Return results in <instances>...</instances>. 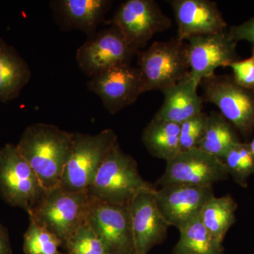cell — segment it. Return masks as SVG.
I'll use <instances>...</instances> for the list:
<instances>
[{"instance_id": "cell-1", "label": "cell", "mask_w": 254, "mask_h": 254, "mask_svg": "<svg viewBox=\"0 0 254 254\" xmlns=\"http://www.w3.org/2000/svg\"><path fill=\"white\" fill-rule=\"evenodd\" d=\"M16 145L46 191L60 186L72 150L73 132L35 123L25 128Z\"/></svg>"}, {"instance_id": "cell-2", "label": "cell", "mask_w": 254, "mask_h": 254, "mask_svg": "<svg viewBox=\"0 0 254 254\" xmlns=\"http://www.w3.org/2000/svg\"><path fill=\"white\" fill-rule=\"evenodd\" d=\"M156 190L140 175L136 160L117 143L105 155L87 193L100 201L128 205L137 195Z\"/></svg>"}, {"instance_id": "cell-3", "label": "cell", "mask_w": 254, "mask_h": 254, "mask_svg": "<svg viewBox=\"0 0 254 254\" xmlns=\"http://www.w3.org/2000/svg\"><path fill=\"white\" fill-rule=\"evenodd\" d=\"M142 94L177 84L190 73L188 43L178 39L156 41L138 53Z\"/></svg>"}, {"instance_id": "cell-4", "label": "cell", "mask_w": 254, "mask_h": 254, "mask_svg": "<svg viewBox=\"0 0 254 254\" xmlns=\"http://www.w3.org/2000/svg\"><path fill=\"white\" fill-rule=\"evenodd\" d=\"M93 198L87 192H72L58 187L47 191L28 214L64 243L73 232L86 223Z\"/></svg>"}, {"instance_id": "cell-5", "label": "cell", "mask_w": 254, "mask_h": 254, "mask_svg": "<svg viewBox=\"0 0 254 254\" xmlns=\"http://www.w3.org/2000/svg\"><path fill=\"white\" fill-rule=\"evenodd\" d=\"M117 143L118 136L111 128L95 135L73 133L72 150L60 187L69 191H88L105 155Z\"/></svg>"}, {"instance_id": "cell-6", "label": "cell", "mask_w": 254, "mask_h": 254, "mask_svg": "<svg viewBox=\"0 0 254 254\" xmlns=\"http://www.w3.org/2000/svg\"><path fill=\"white\" fill-rule=\"evenodd\" d=\"M47 191L31 165L16 145L6 143L0 148V194L8 204L29 213Z\"/></svg>"}, {"instance_id": "cell-7", "label": "cell", "mask_w": 254, "mask_h": 254, "mask_svg": "<svg viewBox=\"0 0 254 254\" xmlns=\"http://www.w3.org/2000/svg\"><path fill=\"white\" fill-rule=\"evenodd\" d=\"M203 102L213 103L235 129L244 136L254 131V93L229 75H214L200 82Z\"/></svg>"}, {"instance_id": "cell-8", "label": "cell", "mask_w": 254, "mask_h": 254, "mask_svg": "<svg viewBox=\"0 0 254 254\" xmlns=\"http://www.w3.org/2000/svg\"><path fill=\"white\" fill-rule=\"evenodd\" d=\"M110 23L138 52L155 34L172 26L171 19L154 0H127L120 6Z\"/></svg>"}, {"instance_id": "cell-9", "label": "cell", "mask_w": 254, "mask_h": 254, "mask_svg": "<svg viewBox=\"0 0 254 254\" xmlns=\"http://www.w3.org/2000/svg\"><path fill=\"white\" fill-rule=\"evenodd\" d=\"M228 177L226 167L220 159L195 148L182 151L167 161L165 172L154 185L162 187L172 184H187L212 186Z\"/></svg>"}, {"instance_id": "cell-10", "label": "cell", "mask_w": 254, "mask_h": 254, "mask_svg": "<svg viewBox=\"0 0 254 254\" xmlns=\"http://www.w3.org/2000/svg\"><path fill=\"white\" fill-rule=\"evenodd\" d=\"M86 223L99 237L110 254H133V230L128 205L93 198Z\"/></svg>"}, {"instance_id": "cell-11", "label": "cell", "mask_w": 254, "mask_h": 254, "mask_svg": "<svg viewBox=\"0 0 254 254\" xmlns=\"http://www.w3.org/2000/svg\"><path fill=\"white\" fill-rule=\"evenodd\" d=\"M138 53L113 26L88 38L78 48L76 59L78 67L91 78L115 65L130 64Z\"/></svg>"}, {"instance_id": "cell-12", "label": "cell", "mask_w": 254, "mask_h": 254, "mask_svg": "<svg viewBox=\"0 0 254 254\" xmlns=\"http://www.w3.org/2000/svg\"><path fill=\"white\" fill-rule=\"evenodd\" d=\"M112 115L136 101L142 94L141 73L130 64H120L95 75L87 83Z\"/></svg>"}, {"instance_id": "cell-13", "label": "cell", "mask_w": 254, "mask_h": 254, "mask_svg": "<svg viewBox=\"0 0 254 254\" xmlns=\"http://www.w3.org/2000/svg\"><path fill=\"white\" fill-rule=\"evenodd\" d=\"M188 43L190 76L197 83L212 77L219 67H227L240 60L237 43L227 30L215 34L190 37Z\"/></svg>"}, {"instance_id": "cell-14", "label": "cell", "mask_w": 254, "mask_h": 254, "mask_svg": "<svg viewBox=\"0 0 254 254\" xmlns=\"http://www.w3.org/2000/svg\"><path fill=\"white\" fill-rule=\"evenodd\" d=\"M212 186L172 184L157 189L155 201L169 226L180 230L199 216L202 208L212 197Z\"/></svg>"}, {"instance_id": "cell-15", "label": "cell", "mask_w": 254, "mask_h": 254, "mask_svg": "<svg viewBox=\"0 0 254 254\" xmlns=\"http://www.w3.org/2000/svg\"><path fill=\"white\" fill-rule=\"evenodd\" d=\"M177 23V39L188 41L190 37L215 34L227 30L218 5L209 0H171Z\"/></svg>"}, {"instance_id": "cell-16", "label": "cell", "mask_w": 254, "mask_h": 254, "mask_svg": "<svg viewBox=\"0 0 254 254\" xmlns=\"http://www.w3.org/2000/svg\"><path fill=\"white\" fill-rule=\"evenodd\" d=\"M154 193H141L128 204L133 230V254H148L166 238L170 226L159 210Z\"/></svg>"}, {"instance_id": "cell-17", "label": "cell", "mask_w": 254, "mask_h": 254, "mask_svg": "<svg viewBox=\"0 0 254 254\" xmlns=\"http://www.w3.org/2000/svg\"><path fill=\"white\" fill-rule=\"evenodd\" d=\"M109 0H58L51 1L54 14L62 27L78 29L91 38L110 9Z\"/></svg>"}, {"instance_id": "cell-18", "label": "cell", "mask_w": 254, "mask_h": 254, "mask_svg": "<svg viewBox=\"0 0 254 254\" xmlns=\"http://www.w3.org/2000/svg\"><path fill=\"white\" fill-rule=\"evenodd\" d=\"M199 86L188 74L177 84L164 90L163 105L153 118L181 125L203 112V100L198 93Z\"/></svg>"}, {"instance_id": "cell-19", "label": "cell", "mask_w": 254, "mask_h": 254, "mask_svg": "<svg viewBox=\"0 0 254 254\" xmlns=\"http://www.w3.org/2000/svg\"><path fill=\"white\" fill-rule=\"evenodd\" d=\"M31 76L26 62L0 38V102L6 103L17 98Z\"/></svg>"}, {"instance_id": "cell-20", "label": "cell", "mask_w": 254, "mask_h": 254, "mask_svg": "<svg viewBox=\"0 0 254 254\" xmlns=\"http://www.w3.org/2000/svg\"><path fill=\"white\" fill-rule=\"evenodd\" d=\"M180 134V125L153 118L143 130L142 141L153 157L169 161L181 153Z\"/></svg>"}, {"instance_id": "cell-21", "label": "cell", "mask_w": 254, "mask_h": 254, "mask_svg": "<svg viewBox=\"0 0 254 254\" xmlns=\"http://www.w3.org/2000/svg\"><path fill=\"white\" fill-rule=\"evenodd\" d=\"M237 208L236 201L230 195H214L202 208L200 220L210 235L220 243L223 242L227 232L235 224Z\"/></svg>"}, {"instance_id": "cell-22", "label": "cell", "mask_w": 254, "mask_h": 254, "mask_svg": "<svg viewBox=\"0 0 254 254\" xmlns=\"http://www.w3.org/2000/svg\"><path fill=\"white\" fill-rule=\"evenodd\" d=\"M180 240L173 254H224L222 243L207 230L199 216L180 229Z\"/></svg>"}, {"instance_id": "cell-23", "label": "cell", "mask_w": 254, "mask_h": 254, "mask_svg": "<svg viewBox=\"0 0 254 254\" xmlns=\"http://www.w3.org/2000/svg\"><path fill=\"white\" fill-rule=\"evenodd\" d=\"M235 128L221 114L208 115L204 136L198 148L220 160L232 147L240 143Z\"/></svg>"}, {"instance_id": "cell-24", "label": "cell", "mask_w": 254, "mask_h": 254, "mask_svg": "<svg viewBox=\"0 0 254 254\" xmlns=\"http://www.w3.org/2000/svg\"><path fill=\"white\" fill-rule=\"evenodd\" d=\"M221 160L229 175L241 187H247V180L254 175V156L249 143H237L225 153Z\"/></svg>"}, {"instance_id": "cell-25", "label": "cell", "mask_w": 254, "mask_h": 254, "mask_svg": "<svg viewBox=\"0 0 254 254\" xmlns=\"http://www.w3.org/2000/svg\"><path fill=\"white\" fill-rule=\"evenodd\" d=\"M29 225L23 235L25 254H63L60 246L63 242L56 235L29 218Z\"/></svg>"}, {"instance_id": "cell-26", "label": "cell", "mask_w": 254, "mask_h": 254, "mask_svg": "<svg viewBox=\"0 0 254 254\" xmlns=\"http://www.w3.org/2000/svg\"><path fill=\"white\" fill-rule=\"evenodd\" d=\"M64 245L66 247V254H108L103 242L87 223L73 232Z\"/></svg>"}, {"instance_id": "cell-27", "label": "cell", "mask_w": 254, "mask_h": 254, "mask_svg": "<svg viewBox=\"0 0 254 254\" xmlns=\"http://www.w3.org/2000/svg\"><path fill=\"white\" fill-rule=\"evenodd\" d=\"M208 120V114L203 111L180 125L181 152L198 148L206 131Z\"/></svg>"}, {"instance_id": "cell-28", "label": "cell", "mask_w": 254, "mask_h": 254, "mask_svg": "<svg viewBox=\"0 0 254 254\" xmlns=\"http://www.w3.org/2000/svg\"><path fill=\"white\" fill-rule=\"evenodd\" d=\"M233 71L234 80L247 89L254 88V46L252 55L243 60H237L230 65Z\"/></svg>"}, {"instance_id": "cell-29", "label": "cell", "mask_w": 254, "mask_h": 254, "mask_svg": "<svg viewBox=\"0 0 254 254\" xmlns=\"http://www.w3.org/2000/svg\"><path fill=\"white\" fill-rule=\"evenodd\" d=\"M229 35L234 41H246L254 46V17L241 24L232 26L228 30Z\"/></svg>"}, {"instance_id": "cell-30", "label": "cell", "mask_w": 254, "mask_h": 254, "mask_svg": "<svg viewBox=\"0 0 254 254\" xmlns=\"http://www.w3.org/2000/svg\"><path fill=\"white\" fill-rule=\"evenodd\" d=\"M0 254H11L9 234L7 230L0 223Z\"/></svg>"}, {"instance_id": "cell-31", "label": "cell", "mask_w": 254, "mask_h": 254, "mask_svg": "<svg viewBox=\"0 0 254 254\" xmlns=\"http://www.w3.org/2000/svg\"><path fill=\"white\" fill-rule=\"evenodd\" d=\"M249 145H250V149L252 150V153H253L254 156V136L253 139L252 140V141L249 143Z\"/></svg>"}, {"instance_id": "cell-32", "label": "cell", "mask_w": 254, "mask_h": 254, "mask_svg": "<svg viewBox=\"0 0 254 254\" xmlns=\"http://www.w3.org/2000/svg\"><path fill=\"white\" fill-rule=\"evenodd\" d=\"M253 91H254V89H253Z\"/></svg>"}, {"instance_id": "cell-33", "label": "cell", "mask_w": 254, "mask_h": 254, "mask_svg": "<svg viewBox=\"0 0 254 254\" xmlns=\"http://www.w3.org/2000/svg\"></svg>"}]
</instances>
